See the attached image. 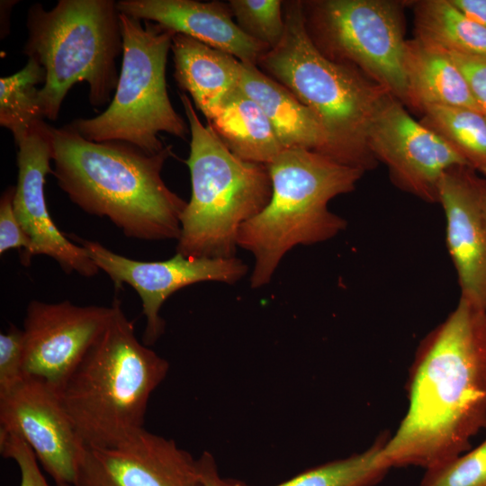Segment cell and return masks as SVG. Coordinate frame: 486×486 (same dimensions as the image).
Wrapping results in <instances>:
<instances>
[{"mask_svg": "<svg viewBox=\"0 0 486 486\" xmlns=\"http://www.w3.org/2000/svg\"><path fill=\"white\" fill-rule=\"evenodd\" d=\"M23 331L14 324L0 334V394L17 385L24 377Z\"/></svg>", "mask_w": 486, "mask_h": 486, "instance_id": "obj_28", "label": "cell"}, {"mask_svg": "<svg viewBox=\"0 0 486 486\" xmlns=\"http://www.w3.org/2000/svg\"><path fill=\"white\" fill-rule=\"evenodd\" d=\"M119 13L158 23L257 66L269 50L247 35L234 21L229 4L195 0H120Z\"/></svg>", "mask_w": 486, "mask_h": 486, "instance_id": "obj_17", "label": "cell"}, {"mask_svg": "<svg viewBox=\"0 0 486 486\" xmlns=\"http://www.w3.org/2000/svg\"><path fill=\"white\" fill-rule=\"evenodd\" d=\"M199 472L205 486H223L215 459L209 452H203L197 459Z\"/></svg>", "mask_w": 486, "mask_h": 486, "instance_id": "obj_33", "label": "cell"}, {"mask_svg": "<svg viewBox=\"0 0 486 486\" xmlns=\"http://www.w3.org/2000/svg\"><path fill=\"white\" fill-rule=\"evenodd\" d=\"M467 18L486 28V0H450Z\"/></svg>", "mask_w": 486, "mask_h": 486, "instance_id": "obj_32", "label": "cell"}, {"mask_svg": "<svg viewBox=\"0 0 486 486\" xmlns=\"http://www.w3.org/2000/svg\"><path fill=\"white\" fill-rule=\"evenodd\" d=\"M114 306L32 301L23 321V373L61 390L108 326Z\"/></svg>", "mask_w": 486, "mask_h": 486, "instance_id": "obj_12", "label": "cell"}, {"mask_svg": "<svg viewBox=\"0 0 486 486\" xmlns=\"http://www.w3.org/2000/svg\"><path fill=\"white\" fill-rule=\"evenodd\" d=\"M70 237L79 242L116 288L126 284L137 292L146 318L142 343L148 346L154 345L165 331L166 323L159 310L174 292L201 282L234 284L248 272L247 265L236 256L188 258L176 253L165 261H139L116 254L97 241Z\"/></svg>", "mask_w": 486, "mask_h": 486, "instance_id": "obj_11", "label": "cell"}, {"mask_svg": "<svg viewBox=\"0 0 486 486\" xmlns=\"http://www.w3.org/2000/svg\"><path fill=\"white\" fill-rule=\"evenodd\" d=\"M437 202L460 298L486 311V178L468 166H453L440 180Z\"/></svg>", "mask_w": 486, "mask_h": 486, "instance_id": "obj_16", "label": "cell"}, {"mask_svg": "<svg viewBox=\"0 0 486 486\" xmlns=\"http://www.w3.org/2000/svg\"><path fill=\"white\" fill-rule=\"evenodd\" d=\"M389 436L383 433L362 453L309 469L274 486H374L391 469L382 455ZM222 485L251 486L241 481L223 478Z\"/></svg>", "mask_w": 486, "mask_h": 486, "instance_id": "obj_23", "label": "cell"}, {"mask_svg": "<svg viewBox=\"0 0 486 486\" xmlns=\"http://www.w3.org/2000/svg\"><path fill=\"white\" fill-rule=\"evenodd\" d=\"M119 16L113 0H59L49 11L40 4L30 8L23 51L45 70L39 92L44 118L57 120L66 94L80 82L88 85L92 106L110 101L123 49Z\"/></svg>", "mask_w": 486, "mask_h": 486, "instance_id": "obj_7", "label": "cell"}, {"mask_svg": "<svg viewBox=\"0 0 486 486\" xmlns=\"http://www.w3.org/2000/svg\"><path fill=\"white\" fill-rule=\"evenodd\" d=\"M0 453L17 464L20 486H50L40 470L35 453L20 436L0 429Z\"/></svg>", "mask_w": 486, "mask_h": 486, "instance_id": "obj_29", "label": "cell"}, {"mask_svg": "<svg viewBox=\"0 0 486 486\" xmlns=\"http://www.w3.org/2000/svg\"><path fill=\"white\" fill-rule=\"evenodd\" d=\"M414 3L417 39L448 52L486 56V28L467 18L450 0Z\"/></svg>", "mask_w": 486, "mask_h": 486, "instance_id": "obj_22", "label": "cell"}, {"mask_svg": "<svg viewBox=\"0 0 486 486\" xmlns=\"http://www.w3.org/2000/svg\"><path fill=\"white\" fill-rule=\"evenodd\" d=\"M74 486H205L197 459L145 428L123 443L86 448Z\"/></svg>", "mask_w": 486, "mask_h": 486, "instance_id": "obj_15", "label": "cell"}, {"mask_svg": "<svg viewBox=\"0 0 486 486\" xmlns=\"http://www.w3.org/2000/svg\"><path fill=\"white\" fill-rule=\"evenodd\" d=\"M119 19L123 49L113 98L98 116L76 119L69 125L90 141H122L158 154L165 148L160 132L181 139L189 132L166 89V66L176 32L121 13Z\"/></svg>", "mask_w": 486, "mask_h": 486, "instance_id": "obj_8", "label": "cell"}, {"mask_svg": "<svg viewBox=\"0 0 486 486\" xmlns=\"http://www.w3.org/2000/svg\"><path fill=\"white\" fill-rule=\"evenodd\" d=\"M44 82L45 70L32 58L20 71L0 79V124L16 144L44 122L37 87Z\"/></svg>", "mask_w": 486, "mask_h": 486, "instance_id": "obj_25", "label": "cell"}, {"mask_svg": "<svg viewBox=\"0 0 486 486\" xmlns=\"http://www.w3.org/2000/svg\"><path fill=\"white\" fill-rule=\"evenodd\" d=\"M16 145L18 178L14 209L32 242L30 249L21 255L22 264L27 266L35 256L45 255L68 274L95 275L99 268L86 249L58 229L48 211L44 184L47 174L51 173L52 127L43 122Z\"/></svg>", "mask_w": 486, "mask_h": 486, "instance_id": "obj_14", "label": "cell"}, {"mask_svg": "<svg viewBox=\"0 0 486 486\" xmlns=\"http://www.w3.org/2000/svg\"><path fill=\"white\" fill-rule=\"evenodd\" d=\"M0 428L20 436L56 483L75 485L86 447L56 388L25 375L17 385L0 394Z\"/></svg>", "mask_w": 486, "mask_h": 486, "instance_id": "obj_13", "label": "cell"}, {"mask_svg": "<svg viewBox=\"0 0 486 486\" xmlns=\"http://www.w3.org/2000/svg\"><path fill=\"white\" fill-rule=\"evenodd\" d=\"M180 99L191 132L185 164L192 191L181 216L176 253L188 258L235 257L240 227L271 199L267 165L232 153L202 124L187 94L181 93Z\"/></svg>", "mask_w": 486, "mask_h": 486, "instance_id": "obj_6", "label": "cell"}, {"mask_svg": "<svg viewBox=\"0 0 486 486\" xmlns=\"http://www.w3.org/2000/svg\"><path fill=\"white\" fill-rule=\"evenodd\" d=\"M284 33L259 65L318 118L331 143L333 158L362 169L376 160L367 134L378 109L391 94L356 68L325 56L305 24L302 1L284 2Z\"/></svg>", "mask_w": 486, "mask_h": 486, "instance_id": "obj_4", "label": "cell"}, {"mask_svg": "<svg viewBox=\"0 0 486 486\" xmlns=\"http://www.w3.org/2000/svg\"><path fill=\"white\" fill-rule=\"evenodd\" d=\"M302 4L308 32L325 56L356 68L406 105L403 2L317 0Z\"/></svg>", "mask_w": 486, "mask_h": 486, "instance_id": "obj_9", "label": "cell"}, {"mask_svg": "<svg viewBox=\"0 0 486 486\" xmlns=\"http://www.w3.org/2000/svg\"><path fill=\"white\" fill-rule=\"evenodd\" d=\"M449 54L463 72L473 97L486 115V56Z\"/></svg>", "mask_w": 486, "mask_h": 486, "instance_id": "obj_31", "label": "cell"}, {"mask_svg": "<svg viewBox=\"0 0 486 486\" xmlns=\"http://www.w3.org/2000/svg\"><path fill=\"white\" fill-rule=\"evenodd\" d=\"M208 125L232 153L249 162L268 165L285 149L261 107L238 86Z\"/></svg>", "mask_w": 486, "mask_h": 486, "instance_id": "obj_21", "label": "cell"}, {"mask_svg": "<svg viewBox=\"0 0 486 486\" xmlns=\"http://www.w3.org/2000/svg\"><path fill=\"white\" fill-rule=\"evenodd\" d=\"M406 105L422 113L428 106H453L484 113L449 52L416 37L407 40L403 58Z\"/></svg>", "mask_w": 486, "mask_h": 486, "instance_id": "obj_20", "label": "cell"}, {"mask_svg": "<svg viewBox=\"0 0 486 486\" xmlns=\"http://www.w3.org/2000/svg\"><path fill=\"white\" fill-rule=\"evenodd\" d=\"M447 143L481 175L486 176V115L453 106H428L419 121Z\"/></svg>", "mask_w": 486, "mask_h": 486, "instance_id": "obj_24", "label": "cell"}, {"mask_svg": "<svg viewBox=\"0 0 486 486\" xmlns=\"http://www.w3.org/2000/svg\"><path fill=\"white\" fill-rule=\"evenodd\" d=\"M419 486H486V439L474 449L426 470Z\"/></svg>", "mask_w": 486, "mask_h": 486, "instance_id": "obj_27", "label": "cell"}, {"mask_svg": "<svg viewBox=\"0 0 486 486\" xmlns=\"http://www.w3.org/2000/svg\"><path fill=\"white\" fill-rule=\"evenodd\" d=\"M56 486H73V485L68 484V483H63V482H61V483H56Z\"/></svg>", "mask_w": 486, "mask_h": 486, "instance_id": "obj_34", "label": "cell"}, {"mask_svg": "<svg viewBox=\"0 0 486 486\" xmlns=\"http://www.w3.org/2000/svg\"><path fill=\"white\" fill-rule=\"evenodd\" d=\"M52 143L51 174L80 209L130 238L177 240L187 202L161 176L171 146L150 155L126 142L87 140L70 125L52 127Z\"/></svg>", "mask_w": 486, "mask_h": 486, "instance_id": "obj_2", "label": "cell"}, {"mask_svg": "<svg viewBox=\"0 0 486 486\" xmlns=\"http://www.w3.org/2000/svg\"><path fill=\"white\" fill-rule=\"evenodd\" d=\"M238 87L261 107L284 148H305L333 158L330 140L316 115L257 66L242 62Z\"/></svg>", "mask_w": 486, "mask_h": 486, "instance_id": "obj_18", "label": "cell"}, {"mask_svg": "<svg viewBox=\"0 0 486 486\" xmlns=\"http://www.w3.org/2000/svg\"><path fill=\"white\" fill-rule=\"evenodd\" d=\"M238 27L249 37L274 49L284 33V2L280 0H230Z\"/></svg>", "mask_w": 486, "mask_h": 486, "instance_id": "obj_26", "label": "cell"}, {"mask_svg": "<svg viewBox=\"0 0 486 486\" xmlns=\"http://www.w3.org/2000/svg\"><path fill=\"white\" fill-rule=\"evenodd\" d=\"M367 146L375 160L387 166L396 186L428 202H438L439 183L447 169L468 166L449 143L413 119L392 94L372 121Z\"/></svg>", "mask_w": 486, "mask_h": 486, "instance_id": "obj_10", "label": "cell"}, {"mask_svg": "<svg viewBox=\"0 0 486 486\" xmlns=\"http://www.w3.org/2000/svg\"><path fill=\"white\" fill-rule=\"evenodd\" d=\"M108 326L68 377L59 396L84 446H116L144 428L151 393L168 362L140 342L121 301Z\"/></svg>", "mask_w": 486, "mask_h": 486, "instance_id": "obj_3", "label": "cell"}, {"mask_svg": "<svg viewBox=\"0 0 486 486\" xmlns=\"http://www.w3.org/2000/svg\"><path fill=\"white\" fill-rule=\"evenodd\" d=\"M409 408L382 455L392 467L426 470L471 449L486 428V311L460 298L418 345Z\"/></svg>", "mask_w": 486, "mask_h": 486, "instance_id": "obj_1", "label": "cell"}, {"mask_svg": "<svg viewBox=\"0 0 486 486\" xmlns=\"http://www.w3.org/2000/svg\"><path fill=\"white\" fill-rule=\"evenodd\" d=\"M174 76L184 93L210 122L226 97L238 86L242 62L192 37L176 33L172 48Z\"/></svg>", "mask_w": 486, "mask_h": 486, "instance_id": "obj_19", "label": "cell"}, {"mask_svg": "<svg viewBox=\"0 0 486 486\" xmlns=\"http://www.w3.org/2000/svg\"><path fill=\"white\" fill-rule=\"evenodd\" d=\"M15 186L3 193L0 200V254L16 248L26 253L31 248V238L22 229L14 209Z\"/></svg>", "mask_w": 486, "mask_h": 486, "instance_id": "obj_30", "label": "cell"}, {"mask_svg": "<svg viewBox=\"0 0 486 486\" xmlns=\"http://www.w3.org/2000/svg\"><path fill=\"white\" fill-rule=\"evenodd\" d=\"M272 196L268 204L245 222L238 247L250 252V286L267 284L284 255L298 245L328 240L346 221L328 204L355 190L364 171L305 148H285L267 165Z\"/></svg>", "mask_w": 486, "mask_h": 486, "instance_id": "obj_5", "label": "cell"}]
</instances>
